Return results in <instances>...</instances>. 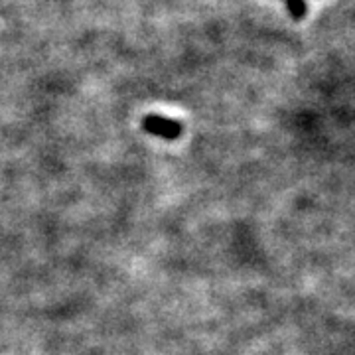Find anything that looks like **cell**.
I'll use <instances>...</instances> for the list:
<instances>
[{
  "instance_id": "cell-1",
  "label": "cell",
  "mask_w": 355,
  "mask_h": 355,
  "mask_svg": "<svg viewBox=\"0 0 355 355\" xmlns=\"http://www.w3.org/2000/svg\"><path fill=\"white\" fill-rule=\"evenodd\" d=\"M142 128L154 137H160L164 140H176L182 135V125L174 119H166L160 114H146L142 119Z\"/></svg>"
},
{
  "instance_id": "cell-2",
  "label": "cell",
  "mask_w": 355,
  "mask_h": 355,
  "mask_svg": "<svg viewBox=\"0 0 355 355\" xmlns=\"http://www.w3.org/2000/svg\"><path fill=\"white\" fill-rule=\"evenodd\" d=\"M286 6H288V12H291L292 18H296V20H302L308 14V6H306L304 0H286Z\"/></svg>"
}]
</instances>
